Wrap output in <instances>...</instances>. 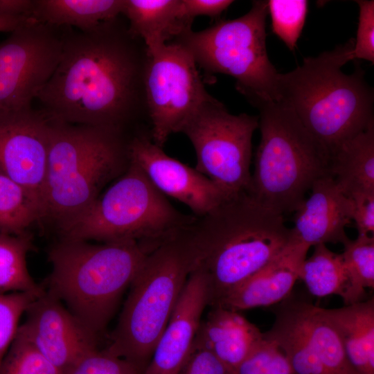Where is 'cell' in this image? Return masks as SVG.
I'll list each match as a JSON object with an SVG mask.
<instances>
[{
	"instance_id": "cell-1",
	"label": "cell",
	"mask_w": 374,
	"mask_h": 374,
	"mask_svg": "<svg viewBox=\"0 0 374 374\" xmlns=\"http://www.w3.org/2000/svg\"><path fill=\"white\" fill-rule=\"evenodd\" d=\"M121 16L87 31L62 28L60 61L36 98L49 120L125 132L147 116L146 48Z\"/></svg>"
},
{
	"instance_id": "cell-2",
	"label": "cell",
	"mask_w": 374,
	"mask_h": 374,
	"mask_svg": "<svg viewBox=\"0 0 374 374\" xmlns=\"http://www.w3.org/2000/svg\"><path fill=\"white\" fill-rule=\"evenodd\" d=\"M283 215L247 191L226 199L185 229L192 269L206 278L208 305L261 269L290 243Z\"/></svg>"
},
{
	"instance_id": "cell-3",
	"label": "cell",
	"mask_w": 374,
	"mask_h": 374,
	"mask_svg": "<svg viewBox=\"0 0 374 374\" xmlns=\"http://www.w3.org/2000/svg\"><path fill=\"white\" fill-rule=\"evenodd\" d=\"M354 39L278 76V101L291 109L329 159L346 141L374 123L373 89L358 68H341L354 60Z\"/></svg>"
},
{
	"instance_id": "cell-4",
	"label": "cell",
	"mask_w": 374,
	"mask_h": 374,
	"mask_svg": "<svg viewBox=\"0 0 374 374\" xmlns=\"http://www.w3.org/2000/svg\"><path fill=\"white\" fill-rule=\"evenodd\" d=\"M158 246L60 239L48 251L45 290L100 338L146 256Z\"/></svg>"
},
{
	"instance_id": "cell-5",
	"label": "cell",
	"mask_w": 374,
	"mask_h": 374,
	"mask_svg": "<svg viewBox=\"0 0 374 374\" xmlns=\"http://www.w3.org/2000/svg\"><path fill=\"white\" fill-rule=\"evenodd\" d=\"M49 121L44 220L58 228L126 170L130 138L116 129Z\"/></svg>"
},
{
	"instance_id": "cell-6",
	"label": "cell",
	"mask_w": 374,
	"mask_h": 374,
	"mask_svg": "<svg viewBox=\"0 0 374 374\" xmlns=\"http://www.w3.org/2000/svg\"><path fill=\"white\" fill-rule=\"evenodd\" d=\"M259 111L260 139L247 193L278 213L294 212L329 158L294 112L274 100L249 102Z\"/></svg>"
},
{
	"instance_id": "cell-7",
	"label": "cell",
	"mask_w": 374,
	"mask_h": 374,
	"mask_svg": "<svg viewBox=\"0 0 374 374\" xmlns=\"http://www.w3.org/2000/svg\"><path fill=\"white\" fill-rule=\"evenodd\" d=\"M185 229L146 256L103 349L143 373L191 273Z\"/></svg>"
},
{
	"instance_id": "cell-8",
	"label": "cell",
	"mask_w": 374,
	"mask_h": 374,
	"mask_svg": "<svg viewBox=\"0 0 374 374\" xmlns=\"http://www.w3.org/2000/svg\"><path fill=\"white\" fill-rule=\"evenodd\" d=\"M195 219L175 208L130 161L126 170L103 194L58 231L60 239L160 245Z\"/></svg>"
},
{
	"instance_id": "cell-9",
	"label": "cell",
	"mask_w": 374,
	"mask_h": 374,
	"mask_svg": "<svg viewBox=\"0 0 374 374\" xmlns=\"http://www.w3.org/2000/svg\"><path fill=\"white\" fill-rule=\"evenodd\" d=\"M267 1H253L240 17L223 20L199 31L191 30L174 41L184 46L197 66L208 73L231 75L249 101H278L279 73L266 46Z\"/></svg>"
},
{
	"instance_id": "cell-10",
	"label": "cell",
	"mask_w": 374,
	"mask_h": 374,
	"mask_svg": "<svg viewBox=\"0 0 374 374\" xmlns=\"http://www.w3.org/2000/svg\"><path fill=\"white\" fill-rule=\"evenodd\" d=\"M258 116L234 115L214 97L186 123L181 132L196 154L195 168L231 197L249 189L252 136Z\"/></svg>"
},
{
	"instance_id": "cell-11",
	"label": "cell",
	"mask_w": 374,
	"mask_h": 374,
	"mask_svg": "<svg viewBox=\"0 0 374 374\" xmlns=\"http://www.w3.org/2000/svg\"><path fill=\"white\" fill-rule=\"evenodd\" d=\"M147 55L144 93L150 136L162 148L213 96L204 87L194 58L179 43H168Z\"/></svg>"
},
{
	"instance_id": "cell-12",
	"label": "cell",
	"mask_w": 374,
	"mask_h": 374,
	"mask_svg": "<svg viewBox=\"0 0 374 374\" xmlns=\"http://www.w3.org/2000/svg\"><path fill=\"white\" fill-rule=\"evenodd\" d=\"M62 28L30 19L0 42V111L30 107L60 61Z\"/></svg>"
},
{
	"instance_id": "cell-13",
	"label": "cell",
	"mask_w": 374,
	"mask_h": 374,
	"mask_svg": "<svg viewBox=\"0 0 374 374\" xmlns=\"http://www.w3.org/2000/svg\"><path fill=\"white\" fill-rule=\"evenodd\" d=\"M50 121L32 107L0 111V172L25 188L45 219Z\"/></svg>"
},
{
	"instance_id": "cell-14",
	"label": "cell",
	"mask_w": 374,
	"mask_h": 374,
	"mask_svg": "<svg viewBox=\"0 0 374 374\" xmlns=\"http://www.w3.org/2000/svg\"><path fill=\"white\" fill-rule=\"evenodd\" d=\"M127 150L130 161L141 168L157 190L186 205L195 217L206 215L228 198L195 168L166 154L150 134L138 133L130 137Z\"/></svg>"
},
{
	"instance_id": "cell-15",
	"label": "cell",
	"mask_w": 374,
	"mask_h": 374,
	"mask_svg": "<svg viewBox=\"0 0 374 374\" xmlns=\"http://www.w3.org/2000/svg\"><path fill=\"white\" fill-rule=\"evenodd\" d=\"M26 314L19 330L64 374L84 356L98 349L99 338L46 290L30 305Z\"/></svg>"
},
{
	"instance_id": "cell-16",
	"label": "cell",
	"mask_w": 374,
	"mask_h": 374,
	"mask_svg": "<svg viewBox=\"0 0 374 374\" xmlns=\"http://www.w3.org/2000/svg\"><path fill=\"white\" fill-rule=\"evenodd\" d=\"M208 305L206 278L198 271H192L143 374H178L192 348Z\"/></svg>"
},
{
	"instance_id": "cell-17",
	"label": "cell",
	"mask_w": 374,
	"mask_h": 374,
	"mask_svg": "<svg viewBox=\"0 0 374 374\" xmlns=\"http://www.w3.org/2000/svg\"><path fill=\"white\" fill-rule=\"evenodd\" d=\"M310 190V196L294 211L290 240L310 247L343 244L349 238L346 227L352 222L349 198L329 173L317 179Z\"/></svg>"
},
{
	"instance_id": "cell-18",
	"label": "cell",
	"mask_w": 374,
	"mask_h": 374,
	"mask_svg": "<svg viewBox=\"0 0 374 374\" xmlns=\"http://www.w3.org/2000/svg\"><path fill=\"white\" fill-rule=\"evenodd\" d=\"M310 248L290 240L276 257L230 291L215 306L238 312L282 302L288 298L299 279Z\"/></svg>"
},
{
	"instance_id": "cell-19",
	"label": "cell",
	"mask_w": 374,
	"mask_h": 374,
	"mask_svg": "<svg viewBox=\"0 0 374 374\" xmlns=\"http://www.w3.org/2000/svg\"><path fill=\"white\" fill-rule=\"evenodd\" d=\"M196 337L233 373L263 339V332L237 311L211 307Z\"/></svg>"
},
{
	"instance_id": "cell-20",
	"label": "cell",
	"mask_w": 374,
	"mask_h": 374,
	"mask_svg": "<svg viewBox=\"0 0 374 374\" xmlns=\"http://www.w3.org/2000/svg\"><path fill=\"white\" fill-rule=\"evenodd\" d=\"M122 15L130 32L152 52L191 30L182 0H124Z\"/></svg>"
},
{
	"instance_id": "cell-21",
	"label": "cell",
	"mask_w": 374,
	"mask_h": 374,
	"mask_svg": "<svg viewBox=\"0 0 374 374\" xmlns=\"http://www.w3.org/2000/svg\"><path fill=\"white\" fill-rule=\"evenodd\" d=\"M323 310L355 374H374V299Z\"/></svg>"
},
{
	"instance_id": "cell-22",
	"label": "cell",
	"mask_w": 374,
	"mask_h": 374,
	"mask_svg": "<svg viewBox=\"0 0 374 374\" xmlns=\"http://www.w3.org/2000/svg\"><path fill=\"white\" fill-rule=\"evenodd\" d=\"M328 173L346 196L374 192V123L338 148L330 157Z\"/></svg>"
},
{
	"instance_id": "cell-23",
	"label": "cell",
	"mask_w": 374,
	"mask_h": 374,
	"mask_svg": "<svg viewBox=\"0 0 374 374\" xmlns=\"http://www.w3.org/2000/svg\"><path fill=\"white\" fill-rule=\"evenodd\" d=\"M263 337L274 341L283 351L292 374H328L306 333L297 300L281 303L274 324L263 332Z\"/></svg>"
},
{
	"instance_id": "cell-24",
	"label": "cell",
	"mask_w": 374,
	"mask_h": 374,
	"mask_svg": "<svg viewBox=\"0 0 374 374\" xmlns=\"http://www.w3.org/2000/svg\"><path fill=\"white\" fill-rule=\"evenodd\" d=\"M123 4L124 0H34L30 19L87 31L121 15Z\"/></svg>"
},
{
	"instance_id": "cell-25",
	"label": "cell",
	"mask_w": 374,
	"mask_h": 374,
	"mask_svg": "<svg viewBox=\"0 0 374 374\" xmlns=\"http://www.w3.org/2000/svg\"><path fill=\"white\" fill-rule=\"evenodd\" d=\"M314 247L312 256L301 267L299 279L312 295H337L346 305H350V286L341 254L332 251L324 244Z\"/></svg>"
},
{
	"instance_id": "cell-26",
	"label": "cell",
	"mask_w": 374,
	"mask_h": 374,
	"mask_svg": "<svg viewBox=\"0 0 374 374\" xmlns=\"http://www.w3.org/2000/svg\"><path fill=\"white\" fill-rule=\"evenodd\" d=\"M299 312L314 350L328 374H355L339 335L323 308L298 301Z\"/></svg>"
},
{
	"instance_id": "cell-27",
	"label": "cell",
	"mask_w": 374,
	"mask_h": 374,
	"mask_svg": "<svg viewBox=\"0 0 374 374\" xmlns=\"http://www.w3.org/2000/svg\"><path fill=\"white\" fill-rule=\"evenodd\" d=\"M32 249L30 233H0V293L25 292L39 296L45 292L44 285L34 280L27 267L26 256Z\"/></svg>"
},
{
	"instance_id": "cell-28",
	"label": "cell",
	"mask_w": 374,
	"mask_h": 374,
	"mask_svg": "<svg viewBox=\"0 0 374 374\" xmlns=\"http://www.w3.org/2000/svg\"><path fill=\"white\" fill-rule=\"evenodd\" d=\"M42 220L39 208L27 190L0 172V233L24 235L33 224Z\"/></svg>"
},
{
	"instance_id": "cell-29",
	"label": "cell",
	"mask_w": 374,
	"mask_h": 374,
	"mask_svg": "<svg viewBox=\"0 0 374 374\" xmlns=\"http://www.w3.org/2000/svg\"><path fill=\"white\" fill-rule=\"evenodd\" d=\"M343 245L341 254L350 282V305L364 301L365 289L374 287V235L358 234Z\"/></svg>"
},
{
	"instance_id": "cell-30",
	"label": "cell",
	"mask_w": 374,
	"mask_h": 374,
	"mask_svg": "<svg viewBox=\"0 0 374 374\" xmlns=\"http://www.w3.org/2000/svg\"><path fill=\"white\" fill-rule=\"evenodd\" d=\"M0 374H64L19 330L0 366Z\"/></svg>"
},
{
	"instance_id": "cell-31",
	"label": "cell",
	"mask_w": 374,
	"mask_h": 374,
	"mask_svg": "<svg viewBox=\"0 0 374 374\" xmlns=\"http://www.w3.org/2000/svg\"><path fill=\"white\" fill-rule=\"evenodd\" d=\"M306 0H269L267 10L273 33L294 51L304 27L308 12Z\"/></svg>"
},
{
	"instance_id": "cell-32",
	"label": "cell",
	"mask_w": 374,
	"mask_h": 374,
	"mask_svg": "<svg viewBox=\"0 0 374 374\" xmlns=\"http://www.w3.org/2000/svg\"><path fill=\"white\" fill-rule=\"evenodd\" d=\"M37 297L25 292L0 293V366L17 334L22 314Z\"/></svg>"
},
{
	"instance_id": "cell-33",
	"label": "cell",
	"mask_w": 374,
	"mask_h": 374,
	"mask_svg": "<svg viewBox=\"0 0 374 374\" xmlns=\"http://www.w3.org/2000/svg\"><path fill=\"white\" fill-rule=\"evenodd\" d=\"M234 374H292L283 351L274 341L263 339L238 366Z\"/></svg>"
},
{
	"instance_id": "cell-34",
	"label": "cell",
	"mask_w": 374,
	"mask_h": 374,
	"mask_svg": "<svg viewBox=\"0 0 374 374\" xmlns=\"http://www.w3.org/2000/svg\"><path fill=\"white\" fill-rule=\"evenodd\" d=\"M66 374H143V371L98 348L80 359Z\"/></svg>"
},
{
	"instance_id": "cell-35",
	"label": "cell",
	"mask_w": 374,
	"mask_h": 374,
	"mask_svg": "<svg viewBox=\"0 0 374 374\" xmlns=\"http://www.w3.org/2000/svg\"><path fill=\"white\" fill-rule=\"evenodd\" d=\"M359 21L354 40V59H363L374 63V1L358 0Z\"/></svg>"
},
{
	"instance_id": "cell-36",
	"label": "cell",
	"mask_w": 374,
	"mask_h": 374,
	"mask_svg": "<svg viewBox=\"0 0 374 374\" xmlns=\"http://www.w3.org/2000/svg\"><path fill=\"white\" fill-rule=\"evenodd\" d=\"M178 374H234L201 341L195 337Z\"/></svg>"
},
{
	"instance_id": "cell-37",
	"label": "cell",
	"mask_w": 374,
	"mask_h": 374,
	"mask_svg": "<svg viewBox=\"0 0 374 374\" xmlns=\"http://www.w3.org/2000/svg\"><path fill=\"white\" fill-rule=\"evenodd\" d=\"M347 197L358 234L374 235V192L357 193Z\"/></svg>"
},
{
	"instance_id": "cell-38",
	"label": "cell",
	"mask_w": 374,
	"mask_h": 374,
	"mask_svg": "<svg viewBox=\"0 0 374 374\" xmlns=\"http://www.w3.org/2000/svg\"><path fill=\"white\" fill-rule=\"evenodd\" d=\"M233 3L230 0H182L184 15L191 22L198 16L217 17Z\"/></svg>"
},
{
	"instance_id": "cell-39",
	"label": "cell",
	"mask_w": 374,
	"mask_h": 374,
	"mask_svg": "<svg viewBox=\"0 0 374 374\" xmlns=\"http://www.w3.org/2000/svg\"><path fill=\"white\" fill-rule=\"evenodd\" d=\"M34 0H0V15L30 19Z\"/></svg>"
},
{
	"instance_id": "cell-40",
	"label": "cell",
	"mask_w": 374,
	"mask_h": 374,
	"mask_svg": "<svg viewBox=\"0 0 374 374\" xmlns=\"http://www.w3.org/2000/svg\"><path fill=\"white\" fill-rule=\"evenodd\" d=\"M30 19L0 15V32H13L25 24Z\"/></svg>"
}]
</instances>
